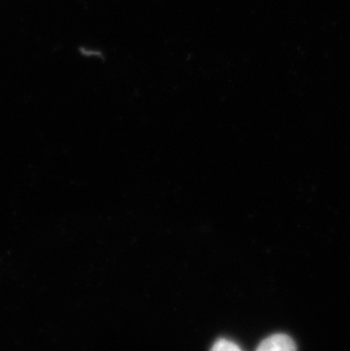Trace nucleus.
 Wrapping results in <instances>:
<instances>
[{
	"instance_id": "1",
	"label": "nucleus",
	"mask_w": 350,
	"mask_h": 351,
	"mask_svg": "<svg viewBox=\"0 0 350 351\" xmlns=\"http://www.w3.org/2000/svg\"><path fill=\"white\" fill-rule=\"evenodd\" d=\"M256 351H297V348L289 335H273L263 340Z\"/></svg>"
},
{
	"instance_id": "2",
	"label": "nucleus",
	"mask_w": 350,
	"mask_h": 351,
	"mask_svg": "<svg viewBox=\"0 0 350 351\" xmlns=\"http://www.w3.org/2000/svg\"><path fill=\"white\" fill-rule=\"evenodd\" d=\"M211 351H244L237 343L226 339H220L215 342Z\"/></svg>"
}]
</instances>
